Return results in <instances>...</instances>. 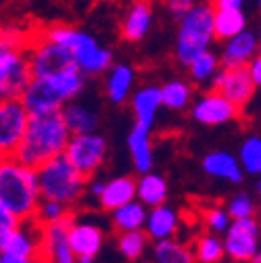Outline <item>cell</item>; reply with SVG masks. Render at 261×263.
Listing matches in <instances>:
<instances>
[{"label":"cell","mask_w":261,"mask_h":263,"mask_svg":"<svg viewBox=\"0 0 261 263\" xmlns=\"http://www.w3.org/2000/svg\"><path fill=\"white\" fill-rule=\"evenodd\" d=\"M245 67H247L251 80L255 82V86L259 88V84H261V59H259V57H253V59L245 65Z\"/></svg>","instance_id":"obj_41"},{"label":"cell","mask_w":261,"mask_h":263,"mask_svg":"<svg viewBox=\"0 0 261 263\" xmlns=\"http://www.w3.org/2000/svg\"><path fill=\"white\" fill-rule=\"evenodd\" d=\"M27 119L29 113L25 111L19 98L0 101V157L15 155V148L23 138Z\"/></svg>","instance_id":"obj_11"},{"label":"cell","mask_w":261,"mask_h":263,"mask_svg":"<svg viewBox=\"0 0 261 263\" xmlns=\"http://www.w3.org/2000/svg\"><path fill=\"white\" fill-rule=\"evenodd\" d=\"M153 25V5L151 0H132L121 19V36L127 42H140L146 38Z\"/></svg>","instance_id":"obj_18"},{"label":"cell","mask_w":261,"mask_h":263,"mask_svg":"<svg viewBox=\"0 0 261 263\" xmlns=\"http://www.w3.org/2000/svg\"><path fill=\"white\" fill-rule=\"evenodd\" d=\"M40 223L31 217L23 219L17 228L0 234V253L17 255L23 259H40Z\"/></svg>","instance_id":"obj_14"},{"label":"cell","mask_w":261,"mask_h":263,"mask_svg":"<svg viewBox=\"0 0 261 263\" xmlns=\"http://www.w3.org/2000/svg\"><path fill=\"white\" fill-rule=\"evenodd\" d=\"M19 101L29 115L61 111V107L67 103L48 78H29V82L19 94Z\"/></svg>","instance_id":"obj_15"},{"label":"cell","mask_w":261,"mask_h":263,"mask_svg":"<svg viewBox=\"0 0 261 263\" xmlns=\"http://www.w3.org/2000/svg\"><path fill=\"white\" fill-rule=\"evenodd\" d=\"M238 163L245 174L259 178L261 174V138L257 134H251L245 138V142L238 148Z\"/></svg>","instance_id":"obj_32"},{"label":"cell","mask_w":261,"mask_h":263,"mask_svg":"<svg viewBox=\"0 0 261 263\" xmlns=\"http://www.w3.org/2000/svg\"><path fill=\"white\" fill-rule=\"evenodd\" d=\"M180 228V213L170 207L167 203H161L157 207H151L146 211L144 219V234L148 240H163V238H174Z\"/></svg>","instance_id":"obj_19"},{"label":"cell","mask_w":261,"mask_h":263,"mask_svg":"<svg viewBox=\"0 0 261 263\" xmlns=\"http://www.w3.org/2000/svg\"><path fill=\"white\" fill-rule=\"evenodd\" d=\"M25 46L19 29H0V101L19 98L31 78Z\"/></svg>","instance_id":"obj_5"},{"label":"cell","mask_w":261,"mask_h":263,"mask_svg":"<svg viewBox=\"0 0 261 263\" xmlns=\"http://www.w3.org/2000/svg\"><path fill=\"white\" fill-rule=\"evenodd\" d=\"M223 42H226V46H223L221 57H219L221 67H245V65L253 57H257V52H259L257 34L247 27Z\"/></svg>","instance_id":"obj_17"},{"label":"cell","mask_w":261,"mask_h":263,"mask_svg":"<svg viewBox=\"0 0 261 263\" xmlns=\"http://www.w3.org/2000/svg\"><path fill=\"white\" fill-rule=\"evenodd\" d=\"M0 263H34V261L17 257V255H9V253H0Z\"/></svg>","instance_id":"obj_42"},{"label":"cell","mask_w":261,"mask_h":263,"mask_svg":"<svg viewBox=\"0 0 261 263\" xmlns=\"http://www.w3.org/2000/svg\"><path fill=\"white\" fill-rule=\"evenodd\" d=\"M78 263H96V257H78Z\"/></svg>","instance_id":"obj_43"},{"label":"cell","mask_w":261,"mask_h":263,"mask_svg":"<svg viewBox=\"0 0 261 263\" xmlns=\"http://www.w3.org/2000/svg\"><path fill=\"white\" fill-rule=\"evenodd\" d=\"M240 111L243 109L238 105L228 101L221 92L213 88L205 90L197 98H192L190 103V115L201 125H223V123L236 121L240 117Z\"/></svg>","instance_id":"obj_10"},{"label":"cell","mask_w":261,"mask_h":263,"mask_svg":"<svg viewBox=\"0 0 261 263\" xmlns=\"http://www.w3.org/2000/svg\"><path fill=\"white\" fill-rule=\"evenodd\" d=\"M63 155L67 157V161L80 174H84L86 178H92L105 165L109 155V142L105 140V136L96 134V132L71 134Z\"/></svg>","instance_id":"obj_7"},{"label":"cell","mask_w":261,"mask_h":263,"mask_svg":"<svg viewBox=\"0 0 261 263\" xmlns=\"http://www.w3.org/2000/svg\"><path fill=\"white\" fill-rule=\"evenodd\" d=\"M61 115L67 123L71 134H86V132H96L101 125V115L94 107L86 103H76V98L61 107Z\"/></svg>","instance_id":"obj_25"},{"label":"cell","mask_w":261,"mask_h":263,"mask_svg":"<svg viewBox=\"0 0 261 263\" xmlns=\"http://www.w3.org/2000/svg\"><path fill=\"white\" fill-rule=\"evenodd\" d=\"M144 263H155V261H144Z\"/></svg>","instance_id":"obj_46"},{"label":"cell","mask_w":261,"mask_h":263,"mask_svg":"<svg viewBox=\"0 0 261 263\" xmlns=\"http://www.w3.org/2000/svg\"><path fill=\"white\" fill-rule=\"evenodd\" d=\"M247 27L243 11H213V36L215 40H228Z\"/></svg>","instance_id":"obj_31"},{"label":"cell","mask_w":261,"mask_h":263,"mask_svg":"<svg viewBox=\"0 0 261 263\" xmlns=\"http://www.w3.org/2000/svg\"><path fill=\"white\" fill-rule=\"evenodd\" d=\"M105 92L113 105L125 103L134 90L136 71L125 63H111V67L105 71Z\"/></svg>","instance_id":"obj_22"},{"label":"cell","mask_w":261,"mask_h":263,"mask_svg":"<svg viewBox=\"0 0 261 263\" xmlns=\"http://www.w3.org/2000/svg\"><path fill=\"white\" fill-rule=\"evenodd\" d=\"M21 223V219L17 215H13L5 205H0V234L3 232H9V230L17 228Z\"/></svg>","instance_id":"obj_38"},{"label":"cell","mask_w":261,"mask_h":263,"mask_svg":"<svg viewBox=\"0 0 261 263\" xmlns=\"http://www.w3.org/2000/svg\"><path fill=\"white\" fill-rule=\"evenodd\" d=\"M161 92V107H165L170 111H186L192 103V86L184 80H170L167 84L159 86Z\"/></svg>","instance_id":"obj_29"},{"label":"cell","mask_w":261,"mask_h":263,"mask_svg":"<svg viewBox=\"0 0 261 263\" xmlns=\"http://www.w3.org/2000/svg\"><path fill=\"white\" fill-rule=\"evenodd\" d=\"M27 61L31 78H50L69 67H78L67 48L46 40L44 36H40L27 48Z\"/></svg>","instance_id":"obj_9"},{"label":"cell","mask_w":261,"mask_h":263,"mask_svg":"<svg viewBox=\"0 0 261 263\" xmlns=\"http://www.w3.org/2000/svg\"><path fill=\"white\" fill-rule=\"evenodd\" d=\"M153 261L155 263H194V255L190 245L174 238L155 240L153 245Z\"/></svg>","instance_id":"obj_28"},{"label":"cell","mask_w":261,"mask_h":263,"mask_svg":"<svg viewBox=\"0 0 261 263\" xmlns=\"http://www.w3.org/2000/svg\"><path fill=\"white\" fill-rule=\"evenodd\" d=\"M42 36L63 48H67L78 65V69L84 76H101L113 63V52L105 48L92 34L80 27L59 23V25H50Z\"/></svg>","instance_id":"obj_3"},{"label":"cell","mask_w":261,"mask_h":263,"mask_svg":"<svg viewBox=\"0 0 261 263\" xmlns=\"http://www.w3.org/2000/svg\"><path fill=\"white\" fill-rule=\"evenodd\" d=\"M203 172L211 178L226 180L230 184H240L245 172L240 167L238 159L228 151H211L203 157Z\"/></svg>","instance_id":"obj_21"},{"label":"cell","mask_w":261,"mask_h":263,"mask_svg":"<svg viewBox=\"0 0 261 263\" xmlns=\"http://www.w3.org/2000/svg\"><path fill=\"white\" fill-rule=\"evenodd\" d=\"M71 132L65 123L61 111L29 115L23 138L15 148V159L27 167H38L44 161L61 155L67 146Z\"/></svg>","instance_id":"obj_1"},{"label":"cell","mask_w":261,"mask_h":263,"mask_svg":"<svg viewBox=\"0 0 261 263\" xmlns=\"http://www.w3.org/2000/svg\"><path fill=\"white\" fill-rule=\"evenodd\" d=\"M226 211H228V215H230L232 219L255 215V201H253V196L247 194V192H238V194H234L232 199L228 201Z\"/></svg>","instance_id":"obj_37"},{"label":"cell","mask_w":261,"mask_h":263,"mask_svg":"<svg viewBox=\"0 0 261 263\" xmlns=\"http://www.w3.org/2000/svg\"><path fill=\"white\" fill-rule=\"evenodd\" d=\"M34 263H44V261H40V259H36V261H34Z\"/></svg>","instance_id":"obj_45"},{"label":"cell","mask_w":261,"mask_h":263,"mask_svg":"<svg viewBox=\"0 0 261 263\" xmlns=\"http://www.w3.org/2000/svg\"><path fill=\"white\" fill-rule=\"evenodd\" d=\"M167 180L159 174H153V170L140 174V178L136 180V201H140L146 209L167 203Z\"/></svg>","instance_id":"obj_26"},{"label":"cell","mask_w":261,"mask_h":263,"mask_svg":"<svg viewBox=\"0 0 261 263\" xmlns=\"http://www.w3.org/2000/svg\"><path fill=\"white\" fill-rule=\"evenodd\" d=\"M127 148H129V157H132V163H134V170L138 174L153 170L155 153H153V138H151L148 127L134 123L132 132L127 134Z\"/></svg>","instance_id":"obj_24"},{"label":"cell","mask_w":261,"mask_h":263,"mask_svg":"<svg viewBox=\"0 0 261 263\" xmlns=\"http://www.w3.org/2000/svg\"><path fill=\"white\" fill-rule=\"evenodd\" d=\"M245 0H211L213 11H243Z\"/></svg>","instance_id":"obj_39"},{"label":"cell","mask_w":261,"mask_h":263,"mask_svg":"<svg viewBox=\"0 0 261 263\" xmlns=\"http://www.w3.org/2000/svg\"><path fill=\"white\" fill-rule=\"evenodd\" d=\"M203 219H205V226L211 234H223L226 232V228L230 226L232 217L228 215V211L219 205H211V207H205L203 209Z\"/></svg>","instance_id":"obj_36"},{"label":"cell","mask_w":261,"mask_h":263,"mask_svg":"<svg viewBox=\"0 0 261 263\" xmlns=\"http://www.w3.org/2000/svg\"><path fill=\"white\" fill-rule=\"evenodd\" d=\"M36 176H38L40 199L59 201L69 209L82 203L88 178L80 174L63 153L38 165Z\"/></svg>","instance_id":"obj_4"},{"label":"cell","mask_w":261,"mask_h":263,"mask_svg":"<svg viewBox=\"0 0 261 263\" xmlns=\"http://www.w3.org/2000/svg\"><path fill=\"white\" fill-rule=\"evenodd\" d=\"M221 236L223 253L232 263H249V259L259 253V221L255 215L232 219Z\"/></svg>","instance_id":"obj_8"},{"label":"cell","mask_w":261,"mask_h":263,"mask_svg":"<svg viewBox=\"0 0 261 263\" xmlns=\"http://www.w3.org/2000/svg\"><path fill=\"white\" fill-rule=\"evenodd\" d=\"M129 105L134 113V123L153 129L157 115L161 111V92L159 86H142L134 94H129Z\"/></svg>","instance_id":"obj_20"},{"label":"cell","mask_w":261,"mask_h":263,"mask_svg":"<svg viewBox=\"0 0 261 263\" xmlns=\"http://www.w3.org/2000/svg\"><path fill=\"white\" fill-rule=\"evenodd\" d=\"M190 249L194 255V263H221V259L226 257L221 236L211 232L201 234Z\"/></svg>","instance_id":"obj_30"},{"label":"cell","mask_w":261,"mask_h":263,"mask_svg":"<svg viewBox=\"0 0 261 263\" xmlns=\"http://www.w3.org/2000/svg\"><path fill=\"white\" fill-rule=\"evenodd\" d=\"M134 199H136V180L129 176H119L109 182H103V190L96 203L105 211H113Z\"/></svg>","instance_id":"obj_23"},{"label":"cell","mask_w":261,"mask_h":263,"mask_svg":"<svg viewBox=\"0 0 261 263\" xmlns=\"http://www.w3.org/2000/svg\"><path fill=\"white\" fill-rule=\"evenodd\" d=\"M73 215V209L65 207L63 203L59 201H50V199H40L38 207H36V213H34V219L40 223V226H46V223H54V221H61L65 217Z\"/></svg>","instance_id":"obj_35"},{"label":"cell","mask_w":261,"mask_h":263,"mask_svg":"<svg viewBox=\"0 0 261 263\" xmlns=\"http://www.w3.org/2000/svg\"><path fill=\"white\" fill-rule=\"evenodd\" d=\"M213 9L211 5H192L188 13L180 17L176 59L184 67L201 52L209 50L213 44Z\"/></svg>","instance_id":"obj_6"},{"label":"cell","mask_w":261,"mask_h":263,"mask_svg":"<svg viewBox=\"0 0 261 263\" xmlns=\"http://www.w3.org/2000/svg\"><path fill=\"white\" fill-rule=\"evenodd\" d=\"M211 88L221 92L228 101H232L240 109H245L255 96V82L251 80L247 67H219L211 78Z\"/></svg>","instance_id":"obj_12"},{"label":"cell","mask_w":261,"mask_h":263,"mask_svg":"<svg viewBox=\"0 0 261 263\" xmlns=\"http://www.w3.org/2000/svg\"><path fill=\"white\" fill-rule=\"evenodd\" d=\"M71 217L73 215L40 228V261H44V263H78V257L73 255L69 240H67V230H69Z\"/></svg>","instance_id":"obj_13"},{"label":"cell","mask_w":261,"mask_h":263,"mask_svg":"<svg viewBox=\"0 0 261 263\" xmlns=\"http://www.w3.org/2000/svg\"><path fill=\"white\" fill-rule=\"evenodd\" d=\"M146 207L140 201H129L111 213V226L115 232H129V230H142L144 228V219H146Z\"/></svg>","instance_id":"obj_27"},{"label":"cell","mask_w":261,"mask_h":263,"mask_svg":"<svg viewBox=\"0 0 261 263\" xmlns=\"http://www.w3.org/2000/svg\"><path fill=\"white\" fill-rule=\"evenodd\" d=\"M67 240L76 257H96L105 245V232L101 226L90 221H78L76 217H71Z\"/></svg>","instance_id":"obj_16"},{"label":"cell","mask_w":261,"mask_h":263,"mask_svg":"<svg viewBox=\"0 0 261 263\" xmlns=\"http://www.w3.org/2000/svg\"><path fill=\"white\" fill-rule=\"evenodd\" d=\"M192 5H194V0H167L170 13H172L174 17H178V19H180L184 13H188Z\"/></svg>","instance_id":"obj_40"},{"label":"cell","mask_w":261,"mask_h":263,"mask_svg":"<svg viewBox=\"0 0 261 263\" xmlns=\"http://www.w3.org/2000/svg\"><path fill=\"white\" fill-rule=\"evenodd\" d=\"M38 203L40 192L36 170L19 163L13 155L0 157V205L23 221L34 217Z\"/></svg>","instance_id":"obj_2"},{"label":"cell","mask_w":261,"mask_h":263,"mask_svg":"<svg viewBox=\"0 0 261 263\" xmlns=\"http://www.w3.org/2000/svg\"><path fill=\"white\" fill-rule=\"evenodd\" d=\"M249 263H261V251H259V253H255V255L249 259Z\"/></svg>","instance_id":"obj_44"},{"label":"cell","mask_w":261,"mask_h":263,"mask_svg":"<svg viewBox=\"0 0 261 263\" xmlns=\"http://www.w3.org/2000/svg\"><path fill=\"white\" fill-rule=\"evenodd\" d=\"M188 71H190V78L194 80V84H209L211 78L215 76V71L221 67L219 65V59L215 52L211 50H205L201 52L199 57H194L188 65Z\"/></svg>","instance_id":"obj_34"},{"label":"cell","mask_w":261,"mask_h":263,"mask_svg":"<svg viewBox=\"0 0 261 263\" xmlns=\"http://www.w3.org/2000/svg\"><path fill=\"white\" fill-rule=\"evenodd\" d=\"M148 245L151 240L144 230H129V232H119L117 236V249L127 261H138L146 253Z\"/></svg>","instance_id":"obj_33"}]
</instances>
